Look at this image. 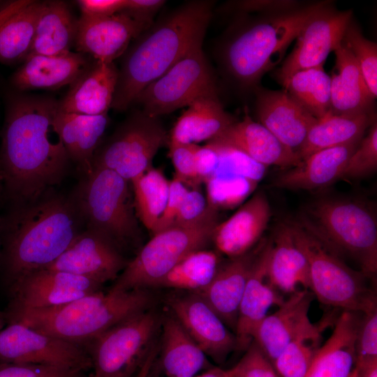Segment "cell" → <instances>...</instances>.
<instances>
[{"label": "cell", "mask_w": 377, "mask_h": 377, "mask_svg": "<svg viewBox=\"0 0 377 377\" xmlns=\"http://www.w3.org/2000/svg\"><path fill=\"white\" fill-rule=\"evenodd\" d=\"M330 1H232L233 18L217 47L228 77L243 90H255L278 64L306 24Z\"/></svg>", "instance_id": "obj_1"}, {"label": "cell", "mask_w": 377, "mask_h": 377, "mask_svg": "<svg viewBox=\"0 0 377 377\" xmlns=\"http://www.w3.org/2000/svg\"><path fill=\"white\" fill-rule=\"evenodd\" d=\"M59 103L19 96L10 103L4 125L0 177L17 196L31 201L64 173L67 151L56 117Z\"/></svg>", "instance_id": "obj_2"}, {"label": "cell", "mask_w": 377, "mask_h": 377, "mask_svg": "<svg viewBox=\"0 0 377 377\" xmlns=\"http://www.w3.org/2000/svg\"><path fill=\"white\" fill-rule=\"evenodd\" d=\"M214 2H186L164 14L123 54L111 108L124 111L149 84L198 47H202Z\"/></svg>", "instance_id": "obj_3"}, {"label": "cell", "mask_w": 377, "mask_h": 377, "mask_svg": "<svg viewBox=\"0 0 377 377\" xmlns=\"http://www.w3.org/2000/svg\"><path fill=\"white\" fill-rule=\"evenodd\" d=\"M73 202L59 196L36 199L11 217L3 263L10 284L57 260L81 232Z\"/></svg>", "instance_id": "obj_4"}, {"label": "cell", "mask_w": 377, "mask_h": 377, "mask_svg": "<svg viewBox=\"0 0 377 377\" xmlns=\"http://www.w3.org/2000/svg\"><path fill=\"white\" fill-rule=\"evenodd\" d=\"M152 297L147 289L98 290L50 309L8 311L6 321L18 322L39 332L88 345L103 332L148 310Z\"/></svg>", "instance_id": "obj_5"}, {"label": "cell", "mask_w": 377, "mask_h": 377, "mask_svg": "<svg viewBox=\"0 0 377 377\" xmlns=\"http://www.w3.org/2000/svg\"><path fill=\"white\" fill-rule=\"evenodd\" d=\"M327 249L357 263L369 279L377 273V221L357 200L323 198L309 205L298 222Z\"/></svg>", "instance_id": "obj_6"}, {"label": "cell", "mask_w": 377, "mask_h": 377, "mask_svg": "<svg viewBox=\"0 0 377 377\" xmlns=\"http://www.w3.org/2000/svg\"><path fill=\"white\" fill-rule=\"evenodd\" d=\"M131 188V182L114 171L92 168L71 200L87 228L101 233L119 250L140 233Z\"/></svg>", "instance_id": "obj_7"}, {"label": "cell", "mask_w": 377, "mask_h": 377, "mask_svg": "<svg viewBox=\"0 0 377 377\" xmlns=\"http://www.w3.org/2000/svg\"><path fill=\"white\" fill-rule=\"evenodd\" d=\"M218 223V210L208 205L198 221L173 224L154 233L135 258L127 262L112 288L130 290L156 287L183 258L204 249Z\"/></svg>", "instance_id": "obj_8"}, {"label": "cell", "mask_w": 377, "mask_h": 377, "mask_svg": "<svg viewBox=\"0 0 377 377\" xmlns=\"http://www.w3.org/2000/svg\"><path fill=\"white\" fill-rule=\"evenodd\" d=\"M288 223L295 243L308 261L309 289L320 302L361 313L377 309L376 294L360 271L348 267L298 222Z\"/></svg>", "instance_id": "obj_9"}, {"label": "cell", "mask_w": 377, "mask_h": 377, "mask_svg": "<svg viewBox=\"0 0 377 377\" xmlns=\"http://www.w3.org/2000/svg\"><path fill=\"white\" fill-rule=\"evenodd\" d=\"M169 136L159 118L141 110L132 114L94 154L92 168L114 171L131 182L151 168Z\"/></svg>", "instance_id": "obj_10"}, {"label": "cell", "mask_w": 377, "mask_h": 377, "mask_svg": "<svg viewBox=\"0 0 377 377\" xmlns=\"http://www.w3.org/2000/svg\"><path fill=\"white\" fill-rule=\"evenodd\" d=\"M158 325L146 310L112 327L87 345L95 377H131L145 358Z\"/></svg>", "instance_id": "obj_11"}, {"label": "cell", "mask_w": 377, "mask_h": 377, "mask_svg": "<svg viewBox=\"0 0 377 377\" xmlns=\"http://www.w3.org/2000/svg\"><path fill=\"white\" fill-rule=\"evenodd\" d=\"M202 47L192 51L140 92L134 103L144 113L159 118L201 97L218 96L215 77Z\"/></svg>", "instance_id": "obj_12"}, {"label": "cell", "mask_w": 377, "mask_h": 377, "mask_svg": "<svg viewBox=\"0 0 377 377\" xmlns=\"http://www.w3.org/2000/svg\"><path fill=\"white\" fill-rule=\"evenodd\" d=\"M0 362L52 366L77 372L91 365L84 346L18 322L0 329Z\"/></svg>", "instance_id": "obj_13"}, {"label": "cell", "mask_w": 377, "mask_h": 377, "mask_svg": "<svg viewBox=\"0 0 377 377\" xmlns=\"http://www.w3.org/2000/svg\"><path fill=\"white\" fill-rule=\"evenodd\" d=\"M353 19V10H339L331 2L304 27L291 52L276 71L282 85L295 73L323 65L329 54L341 43L345 30Z\"/></svg>", "instance_id": "obj_14"}, {"label": "cell", "mask_w": 377, "mask_h": 377, "mask_svg": "<svg viewBox=\"0 0 377 377\" xmlns=\"http://www.w3.org/2000/svg\"><path fill=\"white\" fill-rule=\"evenodd\" d=\"M102 283L71 273L49 269L30 272L11 283L8 311L57 307L101 290Z\"/></svg>", "instance_id": "obj_15"}, {"label": "cell", "mask_w": 377, "mask_h": 377, "mask_svg": "<svg viewBox=\"0 0 377 377\" xmlns=\"http://www.w3.org/2000/svg\"><path fill=\"white\" fill-rule=\"evenodd\" d=\"M168 302L172 315L214 361L223 362L230 353L242 349L235 333L199 295H175Z\"/></svg>", "instance_id": "obj_16"}, {"label": "cell", "mask_w": 377, "mask_h": 377, "mask_svg": "<svg viewBox=\"0 0 377 377\" xmlns=\"http://www.w3.org/2000/svg\"><path fill=\"white\" fill-rule=\"evenodd\" d=\"M126 263L120 250L112 242L101 233L87 228L44 269L71 273L103 284L117 279Z\"/></svg>", "instance_id": "obj_17"}, {"label": "cell", "mask_w": 377, "mask_h": 377, "mask_svg": "<svg viewBox=\"0 0 377 377\" xmlns=\"http://www.w3.org/2000/svg\"><path fill=\"white\" fill-rule=\"evenodd\" d=\"M149 27L124 11L99 18L81 15L75 45L79 53L87 54L96 61L112 63Z\"/></svg>", "instance_id": "obj_18"}, {"label": "cell", "mask_w": 377, "mask_h": 377, "mask_svg": "<svg viewBox=\"0 0 377 377\" xmlns=\"http://www.w3.org/2000/svg\"><path fill=\"white\" fill-rule=\"evenodd\" d=\"M254 92L256 112L259 123L297 155L317 119L300 106L285 90L257 87Z\"/></svg>", "instance_id": "obj_19"}, {"label": "cell", "mask_w": 377, "mask_h": 377, "mask_svg": "<svg viewBox=\"0 0 377 377\" xmlns=\"http://www.w3.org/2000/svg\"><path fill=\"white\" fill-rule=\"evenodd\" d=\"M272 241L262 244L251 267L239 307L236 335L242 349L253 341L255 332L273 305L283 302L279 291L269 282L267 268Z\"/></svg>", "instance_id": "obj_20"}, {"label": "cell", "mask_w": 377, "mask_h": 377, "mask_svg": "<svg viewBox=\"0 0 377 377\" xmlns=\"http://www.w3.org/2000/svg\"><path fill=\"white\" fill-rule=\"evenodd\" d=\"M207 142L237 149L263 166L276 165L286 170L301 162L295 153L248 114Z\"/></svg>", "instance_id": "obj_21"}, {"label": "cell", "mask_w": 377, "mask_h": 377, "mask_svg": "<svg viewBox=\"0 0 377 377\" xmlns=\"http://www.w3.org/2000/svg\"><path fill=\"white\" fill-rule=\"evenodd\" d=\"M271 209L266 195L258 192L226 221L215 227L212 241L217 251L230 258L251 250L267 228Z\"/></svg>", "instance_id": "obj_22"}, {"label": "cell", "mask_w": 377, "mask_h": 377, "mask_svg": "<svg viewBox=\"0 0 377 377\" xmlns=\"http://www.w3.org/2000/svg\"><path fill=\"white\" fill-rule=\"evenodd\" d=\"M313 297L311 291L306 289L291 294L256 329L253 341L272 364L296 334L311 322L309 310Z\"/></svg>", "instance_id": "obj_23"}, {"label": "cell", "mask_w": 377, "mask_h": 377, "mask_svg": "<svg viewBox=\"0 0 377 377\" xmlns=\"http://www.w3.org/2000/svg\"><path fill=\"white\" fill-rule=\"evenodd\" d=\"M262 244L254 251L221 265L210 283L199 295L235 333L238 311L248 277Z\"/></svg>", "instance_id": "obj_24"}, {"label": "cell", "mask_w": 377, "mask_h": 377, "mask_svg": "<svg viewBox=\"0 0 377 377\" xmlns=\"http://www.w3.org/2000/svg\"><path fill=\"white\" fill-rule=\"evenodd\" d=\"M118 80L114 62L94 60L71 85L60 110L84 115L107 114L113 101Z\"/></svg>", "instance_id": "obj_25"}, {"label": "cell", "mask_w": 377, "mask_h": 377, "mask_svg": "<svg viewBox=\"0 0 377 377\" xmlns=\"http://www.w3.org/2000/svg\"><path fill=\"white\" fill-rule=\"evenodd\" d=\"M359 142L319 150L297 165L286 169L273 182L274 187L288 190H314L340 179L348 160Z\"/></svg>", "instance_id": "obj_26"}, {"label": "cell", "mask_w": 377, "mask_h": 377, "mask_svg": "<svg viewBox=\"0 0 377 377\" xmlns=\"http://www.w3.org/2000/svg\"><path fill=\"white\" fill-rule=\"evenodd\" d=\"M361 313L342 311L327 340L315 354L305 377H350L355 364Z\"/></svg>", "instance_id": "obj_27"}, {"label": "cell", "mask_w": 377, "mask_h": 377, "mask_svg": "<svg viewBox=\"0 0 377 377\" xmlns=\"http://www.w3.org/2000/svg\"><path fill=\"white\" fill-rule=\"evenodd\" d=\"M89 65L81 53L29 54L13 76L19 89H57L71 85Z\"/></svg>", "instance_id": "obj_28"}, {"label": "cell", "mask_w": 377, "mask_h": 377, "mask_svg": "<svg viewBox=\"0 0 377 377\" xmlns=\"http://www.w3.org/2000/svg\"><path fill=\"white\" fill-rule=\"evenodd\" d=\"M272 241L267 276L278 291L293 294L300 286L309 289V268L304 253L295 243L288 223L280 224Z\"/></svg>", "instance_id": "obj_29"}, {"label": "cell", "mask_w": 377, "mask_h": 377, "mask_svg": "<svg viewBox=\"0 0 377 377\" xmlns=\"http://www.w3.org/2000/svg\"><path fill=\"white\" fill-rule=\"evenodd\" d=\"M335 65L331 78V110L334 114L372 112L375 99L349 50L342 43L334 51Z\"/></svg>", "instance_id": "obj_30"}, {"label": "cell", "mask_w": 377, "mask_h": 377, "mask_svg": "<svg viewBox=\"0 0 377 377\" xmlns=\"http://www.w3.org/2000/svg\"><path fill=\"white\" fill-rule=\"evenodd\" d=\"M236 120L223 108L219 96L201 97L187 107L172 128L168 143L198 145L207 142Z\"/></svg>", "instance_id": "obj_31"}, {"label": "cell", "mask_w": 377, "mask_h": 377, "mask_svg": "<svg viewBox=\"0 0 377 377\" xmlns=\"http://www.w3.org/2000/svg\"><path fill=\"white\" fill-rule=\"evenodd\" d=\"M108 122V113L84 115L59 110L56 123L69 159L87 173Z\"/></svg>", "instance_id": "obj_32"}, {"label": "cell", "mask_w": 377, "mask_h": 377, "mask_svg": "<svg viewBox=\"0 0 377 377\" xmlns=\"http://www.w3.org/2000/svg\"><path fill=\"white\" fill-rule=\"evenodd\" d=\"M375 121L373 112L343 115L330 112L311 126L297 155L302 161L319 150L359 142Z\"/></svg>", "instance_id": "obj_33"}, {"label": "cell", "mask_w": 377, "mask_h": 377, "mask_svg": "<svg viewBox=\"0 0 377 377\" xmlns=\"http://www.w3.org/2000/svg\"><path fill=\"white\" fill-rule=\"evenodd\" d=\"M162 365L168 377H195L208 364L206 354L172 316L162 322Z\"/></svg>", "instance_id": "obj_34"}, {"label": "cell", "mask_w": 377, "mask_h": 377, "mask_svg": "<svg viewBox=\"0 0 377 377\" xmlns=\"http://www.w3.org/2000/svg\"><path fill=\"white\" fill-rule=\"evenodd\" d=\"M77 20L64 1L43 2L29 54L58 55L71 52Z\"/></svg>", "instance_id": "obj_35"}, {"label": "cell", "mask_w": 377, "mask_h": 377, "mask_svg": "<svg viewBox=\"0 0 377 377\" xmlns=\"http://www.w3.org/2000/svg\"><path fill=\"white\" fill-rule=\"evenodd\" d=\"M337 318L330 313L317 323L310 322L296 334L272 364L279 377H305L320 346L323 332Z\"/></svg>", "instance_id": "obj_36"}, {"label": "cell", "mask_w": 377, "mask_h": 377, "mask_svg": "<svg viewBox=\"0 0 377 377\" xmlns=\"http://www.w3.org/2000/svg\"><path fill=\"white\" fill-rule=\"evenodd\" d=\"M290 96L317 119L332 112L331 78L323 65L299 71L283 84Z\"/></svg>", "instance_id": "obj_37"}, {"label": "cell", "mask_w": 377, "mask_h": 377, "mask_svg": "<svg viewBox=\"0 0 377 377\" xmlns=\"http://www.w3.org/2000/svg\"><path fill=\"white\" fill-rule=\"evenodd\" d=\"M43 8V2L31 1L0 27V62L13 63L30 54Z\"/></svg>", "instance_id": "obj_38"}, {"label": "cell", "mask_w": 377, "mask_h": 377, "mask_svg": "<svg viewBox=\"0 0 377 377\" xmlns=\"http://www.w3.org/2000/svg\"><path fill=\"white\" fill-rule=\"evenodd\" d=\"M169 182L153 167L131 181L136 216L153 233L166 205Z\"/></svg>", "instance_id": "obj_39"}, {"label": "cell", "mask_w": 377, "mask_h": 377, "mask_svg": "<svg viewBox=\"0 0 377 377\" xmlns=\"http://www.w3.org/2000/svg\"><path fill=\"white\" fill-rule=\"evenodd\" d=\"M220 257L213 251L200 249L177 263L156 286L198 293L212 281L220 267Z\"/></svg>", "instance_id": "obj_40"}, {"label": "cell", "mask_w": 377, "mask_h": 377, "mask_svg": "<svg viewBox=\"0 0 377 377\" xmlns=\"http://www.w3.org/2000/svg\"><path fill=\"white\" fill-rule=\"evenodd\" d=\"M342 43L356 60L365 83L372 95L377 96V44L366 38L357 24L351 20L348 24Z\"/></svg>", "instance_id": "obj_41"}, {"label": "cell", "mask_w": 377, "mask_h": 377, "mask_svg": "<svg viewBox=\"0 0 377 377\" xmlns=\"http://www.w3.org/2000/svg\"><path fill=\"white\" fill-rule=\"evenodd\" d=\"M209 206L219 210L241 203L254 190L257 182L237 176H212L205 182Z\"/></svg>", "instance_id": "obj_42"}, {"label": "cell", "mask_w": 377, "mask_h": 377, "mask_svg": "<svg viewBox=\"0 0 377 377\" xmlns=\"http://www.w3.org/2000/svg\"><path fill=\"white\" fill-rule=\"evenodd\" d=\"M377 169V124L370 126L347 161L339 179H359L367 177Z\"/></svg>", "instance_id": "obj_43"}, {"label": "cell", "mask_w": 377, "mask_h": 377, "mask_svg": "<svg viewBox=\"0 0 377 377\" xmlns=\"http://www.w3.org/2000/svg\"><path fill=\"white\" fill-rule=\"evenodd\" d=\"M208 143L213 145L218 153L217 168L212 176H237L256 182L261 177L265 166L237 149Z\"/></svg>", "instance_id": "obj_44"}, {"label": "cell", "mask_w": 377, "mask_h": 377, "mask_svg": "<svg viewBox=\"0 0 377 377\" xmlns=\"http://www.w3.org/2000/svg\"><path fill=\"white\" fill-rule=\"evenodd\" d=\"M228 371L231 377H279L272 362L253 341L238 363Z\"/></svg>", "instance_id": "obj_45"}, {"label": "cell", "mask_w": 377, "mask_h": 377, "mask_svg": "<svg viewBox=\"0 0 377 377\" xmlns=\"http://www.w3.org/2000/svg\"><path fill=\"white\" fill-rule=\"evenodd\" d=\"M168 145L169 156L175 171V177L186 186L198 188L202 183L198 177L195 165V153L198 145Z\"/></svg>", "instance_id": "obj_46"}, {"label": "cell", "mask_w": 377, "mask_h": 377, "mask_svg": "<svg viewBox=\"0 0 377 377\" xmlns=\"http://www.w3.org/2000/svg\"><path fill=\"white\" fill-rule=\"evenodd\" d=\"M355 352V363L377 359V309L361 317Z\"/></svg>", "instance_id": "obj_47"}, {"label": "cell", "mask_w": 377, "mask_h": 377, "mask_svg": "<svg viewBox=\"0 0 377 377\" xmlns=\"http://www.w3.org/2000/svg\"><path fill=\"white\" fill-rule=\"evenodd\" d=\"M79 372L43 364L3 363L0 377H76Z\"/></svg>", "instance_id": "obj_48"}, {"label": "cell", "mask_w": 377, "mask_h": 377, "mask_svg": "<svg viewBox=\"0 0 377 377\" xmlns=\"http://www.w3.org/2000/svg\"><path fill=\"white\" fill-rule=\"evenodd\" d=\"M207 209L206 196L199 188L188 189L182 200L174 224L185 225L193 223L200 219Z\"/></svg>", "instance_id": "obj_49"}, {"label": "cell", "mask_w": 377, "mask_h": 377, "mask_svg": "<svg viewBox=\"0 0 377 377\" xmlns=\"http://www.w3.org/2000/svg\"><path fill=\"white\" fill-rule=\"evenodd\" d=\"M188 190L187 186L175 177L170 181L166 205L154 233L174 224L182 200Z\"/></svg>", "instance_id": "obj_50"}, {"label": "cell", "mask_w": 377, "mask_h": 377, "mask_svg": "<svg viewBox=\"0 0 377 377\" xmlns=\"http://www.w3.org/2000/svg\"><path fill=\"white\" fill-rule=\"evenodd\" d=\"M126 0H80L81 15L89 17H105L124 10Z\"/></svg>", "instance_id": "obj_51"}, {"label": "cell", "mask_w": 377, "mask_h": 377, "mask_svg": "<svg viewBox=\"0 0 377 377\" xmlns=\"http://www.w3.org/2000/svg\"><path fill=\"white\" fill-rule=\"evenodd\" d=\"M217 164L218 153L213 145L207 142L204 146L198 145L195 153V165L201 182H205L214 175Z\"/></svg>", "instance_id": "obj_52"}, {"label": "cell", "mask_w": 377, "mask_h": 377, "mask_svg": "<svg viewBox=\"0 0 377 377\" xmlns=\"http://www.w3.org/2000/svg\"><path fill=\"white\" fill-rule=\"evenodd\" d=\"M163 0H126L124 11L135 20L151 26L156 13L165 3Z\"/></svg>", "instance_id": "obj_53"}, {"label": "cell", "mask_w": 377, "mask_h": 377, "mask_svg": "<svg viewBox=\"0 0 377 377\" xmlns=\"http://www.w3.org/2000/svg\"><path fill=\"white\" fill-rule=\"evenodd\" d=\"M156 354L157 346L154 342L150 346L145 358L133 377H149L150 370L156 357Z\"/></svg>", "instance_id": "obj_54"}, {"label": "cell", "mask_w": 377, "mask_h": 377, "mask_svg": "<svg viewBox=\"0 0 377 377\" xmlns=\"http://www.w3.org/2000/svg\"><path fill=\"white\" fill-rule=\"evenodd\" d=\"M355 377H377V359L355 364Z\"/></svg>", "instance_id": "obj_55"}, {"label": "cell", "mask_w": 377, "mask_h": 377, "mask_svg": "<svg viewBox=\"0 0 377 377\" xmlns=\"http://www.w3.org/2000/svg\"><path fill=\"white\" fill-rule=\"evenodd\" d=\"M30 3V0L12 1L0 9V27L12 15Z\"/></svg>", "instance_id": "obj_56"}, {"label": "cell", "mask_w": 377, "mask_h": 377, "mask_svg": "<svg viewBox=\"0 0 377 377\" xmlns=\"http://www.w3.org/2000/svg\"><path fill=\"white\" fill-rule=\"evenodd\" d=\"M195 377H230L228 370H223L220 368H214L209 369L206 372L197 375Z\"/></svg>", "instance_id": "obj_57"}, {"label": "cell", "mask_w": 377, "mask_h": 377, "mask_svg": "<svg viewBox=\"0 0 377 377\" xmlns=\"http://www.w3.org/2000/svg\"><path fill=\"white\" fill-rule=\"evenodd\" d=\"M6 322V314L0 311V329L4 327V324Z\"/></svg>", "instance_id": "obj_58"}, {"label": "cell", "mask_w": 377, "mask_h": 377, "mask_svg": "<svg viewBox=\"0 0 377 377\" xmlns=\"http://www.w3.org/2000/svg\"><path fill=\"white\" fill-rule=\"evenodd\" d=\"M350 377H355V374H354V372H353V370L350 376Z\"/></svg>", "instance_id": "obj_59"}, {"label": "cell", "mask_w": 377, "mask_h": 377, "mask_svg": "<svg viewBox=\"0 0 377 377\" xmlns=\"http://www.w3.org/2000/svg\"><path fill=\"white\" fill-rule=\"evenodd\" d=\"M1 221H0V230H1Z\"/></svg>", "instance_id": "obj_60"}, {"label": "cell", "mask_w": 377, "mask_h": 377, "mask_svg": "<svg viewBox=\"0 0 377 377\" xmlns=\"http://www.w3.org/2000/svg\"><path fill=\"white\" fill-rule=\"evenodd\" d=\"M91 377H95L94 376H91Z\"/></svg>", "instance_id": "obj_61"}, {"label": "cell", "mask_w": 377, "mask_h": 377, "mask_svg": "<svg viewBox=\"0 0 377 377\" xmlns=\"http://www.w3.org/2000/svg\"><path fill=\"white\" fill-rule=\"evenodd\" d=\"M231 377V376H230Z\"/></svg>", "instance_id": "obj_62"}]
</instances>
